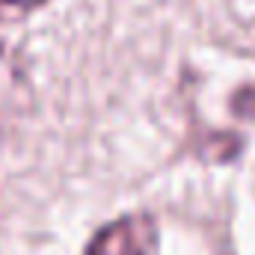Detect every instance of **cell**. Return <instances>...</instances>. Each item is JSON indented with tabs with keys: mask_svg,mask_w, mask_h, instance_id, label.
Wrapping results in <instances>:
<instances>
[{
	"mask_svg": "<svg viewBox=\"0 0 255 255\" xmlns=\"http://www.w3.org/2000/svg\"><path fill=\"white\" fill-rule=\"evenodd\" d=\"M86 255H160L157 226L148 217H122L95 235Z\"/></svg>",
	"mask_w": 255,
	"mask_h": 255,
	"instance_id": "6da1fadb",
	"label": "cell"
},
{
	"mask_svg": "<svg viewBox=\"0 0 255 255\" xmlns=\"http://www.w3.org/2000/svg\"><path fill=\"white\" fill-rule=\"evenodd\" d=\"M24 92V74H21V65L15 60V54L9 51V45L0 39V125L9 119L12 107L18 104Z\"/></svg>",
	"mask_w": 255,
	"mask_h": 255,
	"instance_id": "7a4b0ae2",
	"label": "cell"
},
{
	"mask_svg": "<svg viewBox=\"0 0 255 255\" xmlns=\"http://www.w3.org/2000/svg\"><path fill=\"white\" fill-rule=\"evenodd\" d=\"M48 0H0V21L3 18H12V15H24L36 6H42Z\"/></svg>",
	"mask_w": 255,
	"mask_h": 255,
	"instance_id": "3957f363",
	"label": "cell"
}]
</instances>
